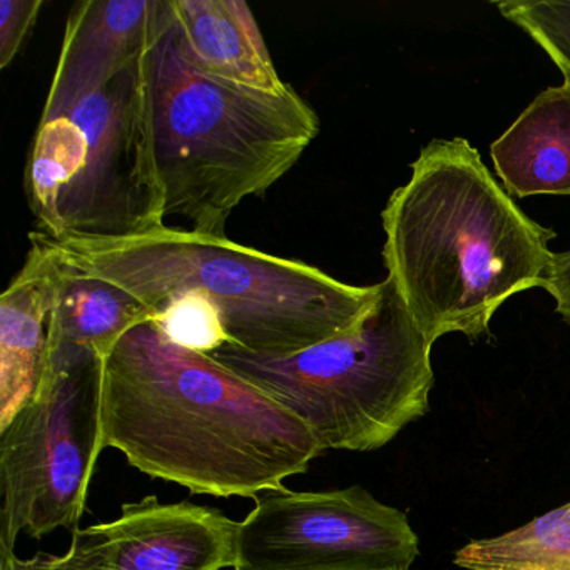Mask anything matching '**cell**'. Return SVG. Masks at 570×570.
I'll return each mask as SVG.
<instances>
[{"label": "cell", "instance_id": "1", "mask_svg": "<svg viewBox=\"0 0 570 570\" xmlns=\"http://www.w3.org/2000/svg\"><path fill=\"white\" fill-rule=\"evenodd\" d=\"M101 420L102 449L193 495L255 499L325 452L298 416L153 320L102 358Z\"/></svg>", "mask_w": 570, "mask_h": 570}, {"label": "cell", "instance_id": "2", "mask_svg": "<svg viewBox=\"0 0 570 570\" xmlns=\"http://www.w3.org/2000/svg\"><path fill=\"white\" fill-rule=\"evenodd\" d=\"M389 279L430 343L487 335L497 309L542 288L556 232L533 222L466 139H433L382 213Z\"/></svg>", "mask_w": 570, "mask_h": 570}, {"label": "cell", "instance_id": "3", "mask_svg": "<svg viewBox=\"0 0 570 570\" xmlns=\"http://www.w3.org/2000/svg\"><path fill=\"white\" fill-rule=\"evenodd\" d=\"M52 242L71 268L119 286L149 315L175 296L208 299L229 345L258 355H289L353 332L380 296V283L348 285L298 259L193 229Z\"/></svg>", "mask_w": 570, "mask_h": 570}, {"label": "cell", "instance_id": "4", "mask_svg": "<svg viewBox=\"0 0 570 570\" xmlns=\"http://www.w3.org/2000/svg\"><path fill=\"white\" fill-rule=\"evenodd\" d=\"M141 72L166 218L183 216L202 235L226 236L233 212L265 195L318 136V115L293 86L273 95L199 71L183 51L175 18Z\"/></svg>", "mask_w": 570, "mask_h": 570}, {"label": "cell", "instance_id": "5", "mask_svg": "<svg viewBox=\"0 0 570 570\" xmlns=\"http://www.w3.org/2000/svg\"><path fill=\"white\" fill-rule=\"evenodd\" d=\"M432 346L386 278L353 332L289 355L228 343L209 356L298 416L323 450L372 452L429 412Z\"/></svg>", "mask_w": 570, "mask_h": 570}, {"label": "cell", "instance_id": "6", "mask_svg": "<svg viewBox=\"0 0 570 570\" xmlns=\"http://www.w3.org/2000/svg\"><path fill=\"white\" fill-rule=\"evenodd\" d=\"M26 191L39 232L52 239L165 228L141 62L66 115L39 122Z\"/></svg>", "mask_w": 570, "mask_h": 570}, {"label": "cell", "instance_id": "7", "mask_svg": "<svg viewBox=\"0 0 570 570\" xmlns=\"http://www.w3.org/2000/svg\"><path fill=\"white\" fill-rule=\"evenodd\" d=\"M102 358L58 350L38 393L0 429V547L75 532L102 452Z\"/></svg>", "mask_w": 570, "mask_h": 570}, {"label": "cell", "instance_id": "8", "mask_svg": "<svg viewBox=\"0 0 570 570\" xmlns=\"http://www.w3.org/2000/svg\"><path fill=\"white\" fill-rule=\"evenodd\" d=\"M238 522L233 570H410L420 553L409 517L363 487L266 490Z\"/></svg>", "mask_w": 570, "mask_h": 570}, {"label": "cell", "instance_id": "9", "mask_svg": "<svg viewBox=\"0 0 570 570\" xmlns=\"http://www.w3.org/2000/svg\"><path fill=\"white\" fill-rule=\"evenodd\" d=\"M238 522L212 507L125 503L118 519L76 529L68 552L36 553L32 570H223L235 567Z\"/></svg>", "mask_w": 570, "mask_h": 570}, {"label": "cell", "instance_id": "10", "mask_svg": "<svg viewBox=\"0 0 570 570\" xmlns=\"http://www.w3.org/2000/svg\"><path fill=\"white\" fill-rule=\"evenodd\" d=\"M171 18L169 0H86L76 6L41 121L66 115L139 65Z\"/></svg>", "mask_w": 570, "mask_h": 570}, {"label": "cell", "instance_id": "11", "mask_svg": "<svg viewBox=\"0 0 570 570\" xmlns=\"http://www.w3.org/2000/svg\"><path fill=\"white\" fill-rule=\"evenodd\" d=\"M29 238L24 266L0 298V429L38 393L51 363L61 258L45 233Z\"/></svg>", "mask_w": 570, "mask_h": 570}, {"label": "cell", "instance_id": "12", "mask_svg": "<svg viewBox=\"0 0 570 570\" xmlns=\"http://www.w3.org/2000/svg\"><path fill=\"white\" fill-rule=\"evenodd\" d=\"M189 61L239 88L276 92L282 81L252 9L243 0H169Z\"/></svg>", "mask_w": 570, "mask_h": 570}, {"label": "cell", "instance_id": "13", "mask_svg": "<svg viewBox=\"0 0 570 570\" xmlns=\"http://www.w3.org/2000/svg\"><path fill=\"white\" fill-rule=\"evenodd\" d=\"M507 195L570 196V86L540 92L490 146Z\"/></svg>", "mask_w": 570, "mask_h": 570}, {"label": "cell", "instance_id": "14", "mask_svg": "<svg viewBox=\"0 0 570 570\" xmlns=\"http://www.w3.org/2000/svg\"><path fill=\"white\" fill-rule=\"evenodd\" d=\"M146 320L151 315L135 296L76 272L61 258L51 355L58 350H92L105 358L126 332Z\"/></svg>", "mask_w": 570, "mask_h": 570}, {"label": "cell", "instance_id": "15", "mask_svg": "<svg viewBox=\"0 0 570 570\" xmlns=\"http://www.w3.org/2000/svg\"><path fill=\"white\" fill-rule=\"evenodd\" d=\"M463 570H570V502L453 553Z\"/></svg>", "mask_w": 570, "mask_h": 570}, {"label": "cell", "instance_id": "16", "mask_svg": "<svg viewBox=\"0 0 570 570\" xmlns=\"http://www.w3.org/2000/svg\"><path fill=\"white\" fill-rule=\"evenodd\" d=\"M151 320L171 342L193 352L212 355L229 343L218 309L193 293L161 303Z\"/></svg>", "mask_w": 570, "mask_h": 570}, {"label": "cell", "instance_id": "17", "mask_svg": "<svg viewBox=\"0 0 570 570\" xmlns=\"http://www.w3.org/2000/svg\"><path fill=\"white\" fill-rule=\"evenodd\" d=\"M513 26L542 49L570 86V0H527L517 8Z\"/></svg>", "mask_w": 570, "mask_h": 570}, {"label": "cell", "instance_id": "18", "mask_svg": "<svg viewBox=\"0 0 570 570\" xmlns=\"http://www.w3.org/2000/svg\"><path fill=\"white\" fill-rule=\"evenodd\" d=\"M42 0H2L0 2V69L9 68L35 28Z\"/></svg>", "mask_w": 570, "mask_h": 570}, {"label": "cell", "instance_id": "19", "mask_svg": "<svg viewBox=\"0 0 570 570\" xmlns=\"http://www.w3.org/2000/svg\"><path fill=\"white\" fill-rule=\"evenodd\" d=\"M542 288L556 302V312L562 316L563 322L570 325V249L569 252L553 253L549 275H547Z\"/></svg>", "mask_w": 570, "mask_h": 570}, {"label": "cell", "instance_id": "20", "mask_svg": "<svg viewBox=\"0 0 570 570\" xmlns=\"http://www.w3.org/2000/svg\"><path fill=\"white\" fill-rule=\"evenodd\" d=\"M0 570H32L31 559H21L14 550L0 547Z\"/></svg>", "mask_w": 570, "mask_h": 570}]
</instances>
